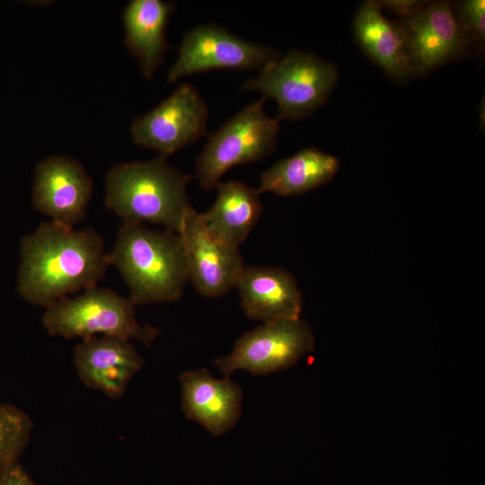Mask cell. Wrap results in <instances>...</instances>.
Instances as JSON below:
<instances>
[{
  "label": "cell",
  "mask_w": 485,
  "mask_h": 485,
  "mask_svg": "<svg viewBox=\"0 0 485 485\" xmlns=\"http://www.w3.org/2000/svg\"><path fill=\"white\" fill-rule=\"evenodd\" d=\"M179 234L187 254L189 279L200 295L219 297L235 287L245 267L238 246L215 237L192 206Z\"/></svg>",
  "instance_id": "30bf717a"
},
{
  "label": "cell",
  "mask_w": 485,
  "mask_h": 485,
  "mask_svg": "<svg viewBox=\"0 0 485 485\" xmlns=\"http://www.w3.org/2000/svg\"><path fill=\"white\" fill-rule=\"evenodd\" d=\"M20 249L19 295L45 308L96 287L110 265L104 241L93 227L41 223L23 236Z\"/></svg>",
  "instance_id": "6da1fadb"
},
{
  "label": "cell",
  "mask_w": 485,
  "mask_h": 485,
  "mask_svg": "<svg viewBox=\"0 0 485 485\" xmlns=\"http://www.w3.org/2000/svg\"><path fill=\"white\" fill-rule=\"evenodd\" d=\"M413 73L429 71L462 54L469 38L445 1L427 4L400 26Z\"/></svg>",
  "instance_id": "7c38bea8"
},
{
  "label": "cell",
  "mask_w": 485,
  "mask_h": 485,
  "mask_svg": "<svg viewBox=\"0 0 485 485\" xmlns=\"http://www.w3.org/2000/svg\"><path fill=\"white\" fill-rule=\"evenodd\" d=\"M74 364L80 380L112 399L121 397L144 359L130 340L112 335L92 336L75 347Z\"/></svg>",
  "instance_id": "4fadbf2b"
},
{
  "label": "cell",
  "mask_w": 485,
  "mask_h": 485,
  "mask_svg": "<svg viewBox=\"0 0 485 485\" xmlns=\"http://www.w3.org/2000/svg\"><path fill=\"white\" fill-rule=\"evenodd\" d=\"M278 58L279 52L275 48L246 41L225 27L198 25L184 34L168 82L210 70L260 71Z\"/></svg>",
  "instance_id": "ba28073f"
},
{
  "label": "cell",
  "mask_w": 485,
  "mask_h": 485,
  "mask_svg": "<svg viewBox=\"0 0 485 485\" xmlns=\"http://www.w3.org/2000/svg\"><path fill=\"white\" fill-rule=\"evenodd\" d=\"M262 97L240 110L213 133L196 161V176L205 190L216 187L233 166L270 154L279 131L278 118L264 110Z\"/></svg>",
  "instance_id": "8992f818"
},
{
  "label": "cell",
  "mask_w": 485,
  "mask_h": 485,
  "mask_svg": "<svg viewBox=\"0 0 485 485\" xmlns=\"http://www.w3.org/2000/svg\"><path fill=\"white\" fill-rule=\"evenodd\" d=\"M460 24L466 33L479 40L485 38V1L467 0L461 4Z\"/></svg>",
  "instance_id": "44dd1931"
},
{
  "label": "cell",
  "mask_w": 485,
  "mask_h": 485,
  "mask_svg": "<svg viewBox=\"0 0 485 485\" xmlns=\"http://www.w3.org/2000/svg\"><path fill=\"white\" fill-rule=\"evenodd\" d=\"M241 307L253 320L298 319L303 295L295 277L270 266H245L236 282Z\"/></svg>",
  "instance_id": "9a60e30c"
},
{
  "label": "cell",
  "mask_w": 485,
  "mask_h": 485,
  "mask_svg": "<svg viewBox=\"0 0 485 485\" xmlns=\"http://www.w3.org/2000/svg\"><path fill=\"white\" fill-rule=\"evenodd\" d=\"M0 485H37L23 467L13 464L0 477Z\"/></svg>",
  "instance_id": "603a6c76"
},
{
  "label": "cell",
  "mask_w": 485,
  "mask_h": 485,
  "mask_svg": "<svg viewBox=\"0 0 485 485\" xmlns=\"http://www.w3.org/2000/svg\"><path fill=\"white\" fill-rule=\"evenodd\" d=\"M173 9L172 3L162 0H133L124 10L126 45L146 79L163 60L168 48L165 29Z\"/></svg>",
  "instance_id": "2e32d148"
},
{
  "label": "cell",
  "mask_w": 485,
  "mask_h": 485,
  "mask_svg": "<svg viewBox=\"0 0 485 485\" xmlns=\"http://www.w3.org/2000/svg\"><path fill=\"white\" fill-rule=\"evenodd\" d=\"M181 405L187 418L215 436L228 432L242 413V392L229 377L213 376L207 369L185 371L180 375Z\"/></svg>",
  "instance_id": "5bb4252c"
},
{
  "label": "cell",
  "mask_w": 485,
  "mask_h": 485,
  "mask_svg": "<svg viewBox=\"0 0 485 485\" xmlns=\"http://www.w3.org/2000/svg\"><path fill=\"white\" fill-rule=\"evenodd\" d=\"M339 160L315 147H308L276 162L264 171L257 189L260 194L299 195L318 188L335 176Z\"/></svg>",
  "instance_id": "ac0fdd59"
},
{
  "label": "cell",
  "mask_w": 485,
  "mask_h": 485,
  "mask_svg": "<svg viewBox=\"0 0 485 485\" xmlns=\"http://www.w3.org/2000/svg\"><path fill=\"white\" fill-rule=\"evenodd\" d=\"M31 430L32 422L25 412L0 402V477L18 463Z\"/></svg>",
  "instance_id": "ffe728a7"
},
{
  "label": "cell",
  "mask_w": 485,
  "mask_h": 485,
  "mask_svg": "<svg viewBox=\"0 0 485 485\" xmlns=\"http://www.w3.org/2000/svg\"><path fill=\"white\" fill-rule=\"evenodd\" d=\"M313 348V334L300 318L277 320L243 333L214 364L226 377L239 370L266 375L293 365Z\"/></svg>",
  "instance_id": "52a82bcc"
},
{
  "label": "cell",
  "mask_w": 485,
  "mask_h": 485,
  "mask_svg": "<svg viewBox=\"0 0 485 485\" xmlns=\"http://www.w3.org/2000/svg\"><path fill=\"white\" fill-rule=\"evenodd\" d=\"M136 306L129 296L96 286L48 306L42 324L52 336L85 339L112 335L150 346L161 331L140 324L135 316Z\"/></svg>",
  "instance_id": "277c9868"
},
{
  "label": "cell",
  "mask_w": 485,
  "mask_h": 485,
  "mask_svg": "<svg viewBox=\"0 0 485 485\" xmlns=\"http://www.w3.org/2000/svg\"><path fill=\"white\" fill-rule=\"evenodd\" d=\"M353 28L362 48L388 75L402 78L413 74L401 29L384 17L377 2L366 1L360 6Z\"/></svg>",
  "instance_id": "d6986e66"
},
{
  "label": "cell",
  "mask_w": 485,
  "mask_h": 485,
  "mask_svg": "<svg viewBox=\"0 0 485 485\" xmlns=\"http://www.w3.org/2000/svg\"><path fill=\"white\" fill-rule=\"evenodd\" d=\"M338 81L337 67L309 53L291 50L268 64L256 78L243 82L244 91L274 99L279 119H299L322 105Z\"/></svg>",
  "instance_id": "5b68a950"
},
{
  "label": "cell",
  "mask_w": 485,
  "mask_h": 485,
  "mask_svg": "<svg viewBox=\"0 0 485 485\" xmlns=\"http://www.w3.org/2000/svg\"><path fill=\"white\" fill-rule=\"evenodd\" d=\"M208 109L197 89L181 84L168 98L131 126L133 141L169 156L206 135Z\"/></svg>",
  "instance_id": "9c48e42d"
},
{
  "label": "cell",
  "mask_w": 485,
  "mask_h": 485,
  "mask_svg": "<svg viewBox=\"0 0 485 485\" xmlns=\"http://www.w3.org/2000/svg\"><path fill=\"white\" fill-rule=\"evenodd\" d=\"M216 187L215 202L207 211L200 213L202 222L215 237L239 247L261 215L260 193L239 181L218 182Z\"/></svg>",
  "instance_id": "e0dca14e"
},
{
  "label": "cell",
  "mask_w": 485,
  "mask_h": 485,
  "mask_svg": "<svg viewBox=\"0 0 485 485\" xmlns=\"http://www.w3.org/2000/svg\"><path fill=\"white\" fill-rule=\"evenodd\" d=\"M190 174L170 165L164 157L113 166L105 185V206L122 223H151L179 234L189 203Z\"/></svg>",
  "instance_id": "3957f363"
},
{
  "label": "cell",
  "mask_w": 485,
  "mask_h": 485,
  "mask_svg": "<svg viewBox=\"0 0 485 485\" xmlns=\"http://www.w3.org/2000/svg\"><path fill=\"white\" fill-rule=\"evenodd\" d=\"M377 3L380 7L388 9L405 19L417 14L427 4L419 0H384Z\"/></svg>",
  "instance_id": "7402d4cb"
},
{
  "label": "cell",
  "mask_w": 485,
  "mask_h": 485,
  "mask_svg": "<svg viewBox=\"0 0 485 485\" xmlns=\"http://www.w3.org/2000/svg\"><path fill=\"white\" fill-rule=\"evenodd\" d=\"M92 192L91 177L71 157L50 156L36 166L32 206L52 222L75 227L85 217Z\"/></svg>",
  "instance_id": "8fae6325"
},
{
  "label": "cell",
  "mask_w": 485,
  "mask_h": 485,
  "mask_svg": "<svg viewBox=\"0 0 485 485\" xmlns=\"http://www.w3.org/2000/svg\"><path fill=\"white\" fill-rule=\"evenodd\" d=\"M109 259L137 305L177 301L189 280L183 242L170 230L122 223Z\"/></svg>",
  "instance_id": "7a4b0ae2"
}]
</instances>
